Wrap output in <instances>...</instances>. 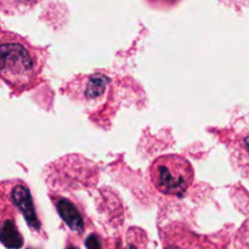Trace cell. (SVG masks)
I'll return each mask as SVG.
<instances>
[{
  "mask_svg": "<svg viewBox=\"0 0 249 249\" xmlns=\"http://www.w3.org/2000/svg\"><path fill=\"white\" fill-rule=\"evenodd\" d=\"M151 178L156 189L162 194L182 196L194 181V170L182 157L165 156L153 163Z\"/></svg>",
  "mask_w": 249,
  "mask_h": 249,
  "instance_id": "cell-2",
  "label": "cell"
},
{
  "mask_svg": "<svg viewBox=\"0 0 249 249\" xmlns=\"http://www.w3.org/2000/svg\"><path fill=\"white\" fill-rule=\"evenodd\" d=\"M126 249H136V247H134V246H128V247H126Z\"/></svg>",
  "mask_w": 249,
  "mask_h": 249,
  "instance_id": "cell-8",
  "label": "cell"
},
{
  "mask_svg": "<svg viewBox=\"0 0 249 249\" xmlns=\"http://www.w3.org/2000/svg\"><path fill=\"white\" fill-rule=\"evenodd\" d=\"M85 245H87L88 249H102L101 242H100L99 237H97L96 235H90L89 237H88Z\"/></svg>",
  "mask_w": 249,
  "mask_h": 249,
  "instance_id": "cell-7",
  "label": "cell"
},
{
  "mask_svg": "<svg viewBox=\"0 0 249 249\" xmlns=\"http://www.w3.org/2000/svg\"><path fill=\"white\" fill-rule=\"evenodd\" d=\"M55 206L58 214L62 218V220L67 224L68 228L75 232L82 233L84 230V219H83L82 214L78 211L77 207L70 199L62 198V197H60L55 202Z\"/></svg>",
  "mask_w": 249,
  "mask_h": 249,
  "instance_id": "cell-5",
  "label": "cell"
},
{
  "mask_svg": "<svg viewBox=\"0 0 249 249\" xmlns=\"http://www.w3.org/2000/svg\"><path fill=\"white\" fill-rule=\"evenodd\" d=\"M1 77L12 87H27L39 72V61L22 41L4 40L1 44Z\"/></svg>",
  "mask_w": 249,
  "mask_h": 249,
  "instance_id": "cell-1",
  "label": "cell"
},
{
  "mask_svg": "<svg viewBox=\"0 0 249 249\" xmlns=\"http://www.w3.org/2000/svg\"><path fill=\"white\" fill-rule=\"evenodd\" d=\"M11 198L15 206L17 207V209H18L22 213V215L24 216L27 224H28L34 231L40 230V223H39L38 218H36V209H34V204L33 201H32V196L29 190L22 184L16 185L11 191Z\"/></svg>",
  "mask_w": 249,
  "mask_h": 249,
  "instance_id": "cell-4",
  "label": "cell"
},
{
  "mask_svg": "<svg viewBox=\"0 0 249 249\" xmlns=\"http://www.w3.org/2000/svg\"><path fill=\"white\" fill-rule=\"evenodd\" d=\"M67 249H78V248L74 247V246H70V247H68Z\"/></svg>",
  "mask_w": 249,
  "mask_h": 249,
  "instance_id": "cell-9",
  "label": "cell"
},
{
  "mask_svg": "<svg viewBox=\"0 0 249 249\" xmlns=\"http://www.w3.org/2000/svg\"><path fill=\"white\" fill-rule=\"evenodd\" d=\"M1 243L9 249H19L23 246V238L12 220H6L2 223Z\"/></svg>",
  "mask_w": 249,
  "mask_h": 249,
  "instance_id": "cell-6",
  "label": "cell"
},
{
  "mask_svg": "<svg viewBox=\"0 0 249 249\" xmlns=\"http://www.w3.org/2000/svg\"><path fill=\"white\" fill-rule=\"evenodd\" d=\"M109 85H111L109 77L101 73H96V74L79 78L74 84L71 85V89L78 101L89 105V106H95L104 101Z\"/></svg>",
  "mask_w": 249,
  "mask_h": 249,
  "instance_id": "cell-3",
  "label": "cell"
}]
</instances>
